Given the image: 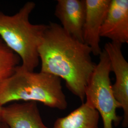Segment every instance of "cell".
<instances>
[{"label": "cell", "mask_w": 128, "mask_h": 128, "mask_svg": "<svg viewBox=\"0 0 128 128\" xmlns=\"http://www.w3.org/2000/svg\"><path fill=\"white\" fill-rule=\"evenodd\" d=\"M20 61L18 56L0 38V84L15 72Z\"/></svg>", "instance_id": "obj_11"}, {"label": "cell", "mask_w": 128, "mask_h": 128, "mask_svg": "<svg viewBox=\"0 0 128 128\" xmlns=\"http://www.w3.org/2000/svg\"><path fill=\"white\" fill-rule=\"evenodd\" d=\"M0 128H9V127L4 123L2 122L1 124H0Z\"/></svg>", "instance_id": "obj_12"}, {"label": "cell", "mask_w": 128, "mask_h": 128, "mask_svg": "<svg viewBox=\"0 0 128 128\" xmlns=\"http://www.w3.org/2000/svg\"><path fill=\"white\" fill-rule=\"evenodd\" d=\"M111 72L110 60L103 50L85 91V102L98 112L102 119L103 128H112L113 124L117 126L122 120L116 113L117 108L120 107L112 91Z\"/></svg>", "instance_id": "obj_4"}, {"label": "cell", "mask_w": 128, "mask_h": 128, "mask_svg": "<svg viewBox=\"0 0 128 128\" xmlns=\"http://www.w3.org/2000/svg\"><path fill=\"white\" fill-rule=\"evenodd\" d=\"M100 37L120 45L128 43V0H111Z\"/></svg>", "instance_id": "obj_7"}, {"label": "cell", "mask_w": 128, "mask_h": 128, "mask_svg": "<svg viewBox=\"0 0 128 128\" xmlns=\"http://www.w3.org/2000/svg\"><path fill=\"white\" fill-rule=\"evenodd\" d=\"M18 101L40 102L60 110L68 107L60 78L40 71L24 70L20 65L0 84V106Z\"/></svg>", "instance_id": "obj_2"}, {"label": "cell", "mask_w": 128, "mask_h": 128, "mask_svg": "<svg viewBox=\"0 0 128 128\" xmlns=\"http://www.w3.org/2000/svg\"><path fill=\"white\" fill-rule=\"evenodd\" d=\"M111 0H85L86 14L83 28L84 42L89 46L92 54L98 56L100 46V30L110 6Z\"/></svg>", "instance_id": "obj_6"}, {"label": "cell", "mask_w": 128, "mask_h": 128, "mask_svg": "<svg viewBox=\"0 0 128 128\" xmlns=\"http://www.w3.org/2000/svg\"><path fill=\"white\" fill-rule=\"evenodd\" d=\"M40 72L64 79L69 90L84 102L96 64L89 46L66 32L60 24L47 25L38 47Z\"/></svg>", "instance_id": "obj_1"}, {"label": "cell", "mask_w": 128, "mask_h": 128, "mask_svg": "<svg viewBox=\"0 0 128 128\" xmlns=\"http://www.w3.org/2000/svg\"><path fill=\"white\" fill-rule=\"evenodd\" d=\"M86 14L85 0L57 1L55 15L60 21L61 26L69 35L82 42Z\"/></svg>", "instance_id": "obj_8"}, {"label": "cell", "mask_w": 128, "mask_h": 128, "mask_svg": "<svg viewBox=\"0 0 128 128\" xmlns=\"http://www.w3.org/2000/svg\"><path fill=\"white\" fill-rule=\"evenodd\" d=\"M99 119L98 112L84 102L69 114L56 119L52 128H99Z\"/></svg>", "instance_id": "obj_10"}, {"label": "cell", "mask_w": 128, "mask_h": 128, "mask_svg": "<svg viewBox=\"0 0 128 128\" xmlns=\"http://www.w3.org/2000/svg\"><path fill=\"white\" fill-rule=\"evenodd\" d=\"M35 7L28 2L13 15L0 11V38L20 57L21 68L28 71H34L39 64L38 47L47 26L30 23V16Z\"/></svg>", "instance_id": "obj_3"}, {"label": "cell", "mask_w": 128, "mask_h": 128, "mask_svg": "<svg viewBox=\"0 0 128 128\" xmlns=\"http://www.w3.org/2000/svg\"><path fill=\"white\" fill-rule=\"evenodd\" d=\"M122 45L114 42L105 44V51L110 60L111 71L115 76L112 91L115 100L124 111L122 126H128V63L122 51Z\"/></svg>", "instance_id": "obj_5"}, {"label": "cell", "mask_w": 128, "mask_h": 128, "mask_svg": "<svg viewBox=\"0 0 128 128\" xmlns=\"http://www.w3.org/2000/svg\"><path fill=\"white\" fill-rule=\"evenodd\" d=\"M2 106H0V124L2 122V118H1V112H2Z\"/></svg>", "instance_id": "obj_13"}, {"label": "cell", "mask_w": 128, "mask_h": 128, "mask_svg": "<svg viewBox=\"0 0 128 128\" xmlns=\"http://www.w3.org/2000/svg\"><path fill=\"white\" fill-rule=\"evenodd\" d=\"M1 118L9 128H50L44 124L35 102L2 106Z\"/></svg>", "instance_id": "obj_9"}]
</instances>
